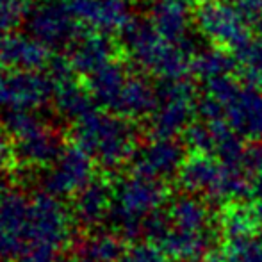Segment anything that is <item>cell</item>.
Segmentation results:
<instances>
[{
  "instance_id": "obj_4",
  "label": "cell",
  "mask_w": 262,
  "mask_h": 262,
  "mask_svg": "<svg viewBox=\"0 0 262 262\" xmlns=\"http://www.w3.org/2000/svg\"><path fill=\"white\" fill-rule=\"evenodd\" d=\"M156 91L157 105L150 114L154 138H177L196 114V88L182 77L161 79Z\"/></svg>"
},
{
  "instance_id": "obj_28",
  "label": "cell",
  "mask_w": 262,
  "mask_h": 262,
  "mask_svg": "<svg viewBox=\"0 0 262 262\" xmlns=\"http://www.w3.org/2000/svg\"><path fill=\"white\" fill-rule=\"evenodd\" d=\"M235 59L246 82L262 86V34L250 38L241 49L235 50Z\"/></svg>"
},
{
  "instance_id": "obj_6",
  "label": "cell",
  "mask_w": 262,
  "mask_h": 262,
  "mask_svg": "<svg viewBox=\"0 0 262 262\" xmlns=\"http://www.w3.org/2000/svg\"><path fill=\"white\" fill-rule=\"evenodd\" d=\"M73 220V212H70L61 198L49 191L38 193L31 200V212L25 230L27 243L61 250L72 237Z\"/></svg>"
},
{
  "instance_id": "obj_14",
  "label": "cell",
  "mask_w": 262,
  "mask_h": 262,
  "mask_svg": "<svg viewBox=\"0 0 262 262\" xmlns=\"http://www.w3.org/2000/svg\"><path fill=\"white\" fill-rule=\"evenodd\" d=\"M113 207V187L104 180H91L73 200V217L84 228H95L107 220Z\"/></svg>"
},
{
  "instance_id": "obj_12",
  "label": "cell",
  "mask_w": 262,
  "mask_h": 262,
  "mask_svg": "<svg viewBox=\"0 0 262 262\" xmlns=\"http://www.w3.org/2000/svg\"><path fill=\"white\" fill-rule=\"evenodd\" d=\"M77 20L97 31L123 29L130 21L127 0H68Z\"/></svg>"
},
{
  "instance_id": "obj_26",
  "label": "cell",
  "mask_w": 262,
  "mask_h": 262,
  "mask_svg": "<svg viewBox=\"0 0 262 262\" xmlns=\"http://www.w3.org/2000/svg\"><path fill=\"white\" fill-rule=\"evenodd\" d=\"M31 202L18 191H7L0 196V230L24 237L29 223Z\"/></svg>"
},
{
  "instance_id": "obj_33",
  "label": "cell",
  "mask_w": 262,
  "mask_h": 262,
  "mask_svg": "<svg viewBox=\"0 0 262 262\" xmlns=\"http://www.w3.org/2000/svg\"><path fill=\"white\" fill-rule=\"evenodd\" d=\"M169 228H171V220H169L168 212H161V209L148 214V216L143 220V235H145L148 241L159 243L164 237Z\"/></svg>"
},
{
  "instance_id": "obj_30",
  "label": "cell",
  "mask_w": 262,
  "mask_h": 262,
  "mask_svg": "<svg viewBox=\"0 0 262 262\" xmlns=\"http://www.w3.org/2000/svg\"><path fill=\"white\" fill-rule=\"evenodd\" d=\"M120 262H169V257L159 243L138 241L125 250Z\"/></svg>"
},
{
  "instance_id": "obj_40",
  "label": "cell",
  "mask_w": 262,
  "mask_h": 262,
  "mask_svg": "<svg viewBox=\"0 0 262 262\" xmlns=\"http://www.w3.org/2000/svg\"><path fill=\"white\" fill-rule=\"evenodd\" d=\"M253 196L262 200V168L253 175Z\"/></svg>"
},
{
  "instance_id": "obj_11",
  "label": "cell",
  "mask_w": 262,
  "mask_h": 262,
  "mask_svg": "<svg viewBox=\"0 0 262 262\" xmlns=\"http://www.w3.org/2000/svg\"><path fill=\"white\" fill-rule=\"evenodd\" d=\"M54 91L52 77L39 75L34 70H20L0 82V104L11 109H36L45 104Z\"/></svg>"
},
{
  "instance_id": "obj_32",
  "label": "cell",
  "mask_w": 262,
  "mask_h": 262,
  "mask_svg": "<svg viewBox=\"0 0 262 262\" xmlns=\"http://www.w3.org/2000/svg\"><path fill=\"white\" fill-rule=\"evenodd\" d=\"M225 246L234 253L237 262H262V239L257 235L230 239Z\"/></svg>"
},
{
  "instance_id": "obj_38",
  "label": "cell",
  "mask_w": 262,
  "mask_h": 262,
  "mask_svg": "<svg viewBox=\"0 0 262 262\" xmlns=\"http://www.w3.org/2000/svg\"><path fill=\"white\" fill-rule=\"evenodd\" d=\"M200 262H237V259L227 246H223V248H210Z\"/></svg>"
},
{
  "instance_id": "obj_37",
  "label": "cell",
  "mask_w": 262,
  "mask_h": 262,
  "mask_svg": "<svg viewBox=\"0 0 262 262\" xmlns=\"http://www.w3.org/2000/svg\"><path fill=\"white\" fill-rule=\"evenodd\" d=\"M21 253V237L0 230V262H11Z\"/></svg>"
},
{
  "instance_id": "obj_13",
  "label": "cell",
  "mask_w": 262,
  "mask_h": 262,
  "mask_svg": "<svg viewBox=\"0 0 262 262\" xmlns=\"http://www.w3.org/2000/svg\"><path fill=\"white\" fill-rule=\"evenodd\" d=\"M194 11L187 0H156L152 9V25L168 41L182 47H193L187 38Z\"/></svg>"
},
{
  "instance_id": "obj_17",
  "label": "cell",
  "mask_w": 262,
  "mask_h": 262,
  "mask_svg": "<svg viewBox=\"0 0 262 262\" xmlns=\"http://www.w3.org/2000/svg\"><path fill=\"white\" fill-rule=\"evenodd\" d=\"M62 150L64 146H62L61 138L54 130H50L47 125L31 132L25 138L16 139V146H14L16 157L29 166L54 164Z\"/></svg>"
},
{
  "instance_id": "obj_18",
  "label": "cell",
  "mask_w": 262,
  "mask_h": 262,
  "mask_svg": "<svg viewBox=\"0 0 262 262\" xmlns=\"http://www.w3.org/2000/svg\"><path fill=\"white\" fill-rule=\"evenodd\" d=\"M168 216L175 228L189 232H205L210 230L212 225V214L209 204L204 198L196 196V193L177 194L168 207Z\"/></svg>"
},
{
  "instance_id": "obj_21",
  "label": "cell",
  "mask_w": 262,
  "mask_h": 262,
  "mask_svg": "<svg viewBox=\"0 0 262 262\" xmlns=\"http://www.w3.org/2000/svg\"><path fill=\"white\" fill-rule=\"evenodd\" d=\"M128 75L130 73L127 72V68L121 62L113 61V59L98 70H95L93 73H90L88 88H90L93 100L98 105L113 111Z\"/></svg>"
},
{
  "instance_id": "obj_7",
  "label": "cell",
  "mask_w": 262,
  "mask_h": 262,
  "mask_svg": "<svg viewBox=\"0 0 262 262\" xmlns=\"http://www.w3.org/2000/svg\"><path fill=\"white\" fill-rule=\"evenodd\" d=\"M75 20L68 0H43L29 13V29L47 49H61L77 39Z\"/></svg>"
},
{
  "instance_id": "obj_10",
  "label": "cell",
  "mask_w": 262,
  "mask_h": 262,
  "mask_svg": "<svg viewBox=\"0 0 262 262\" xmlns=\"http://www.w3.org/2000/svg\"><path fill=\"white\" fill-rule=\"evenodd\" d=\"M184 159V145L175 138H154L152 143L136 150L132 157V169L136 175L168 180L179 175Z\"/></svg>"
},
{
  "instance_id": "obj_42",
  "label": "cell",
  "mask_w": 262,
  "mask_h": 262,
  "mask_svg": "<svg viewBox=\"0 0 262 262\" xmlns=\"http://www.w3.org/2000/svg\"><path fill=\"white\" fill-rule=\"evenodd\" d=\"M255 209H257V216H259V223H260V230H262V200Z\"/></svg>"
},
{
  "instance_id": "obj_5",
  "label": "cell",
  "mask_w": 262,
  "mask_h": 262,
  "mask_svg": "<svg viewBox=\"0 0 262 262\" xmlns=\"http://www.w3.org/2000/svg\"><path fill=\"white\" fill-rule=\"evenodd\" d=\"M198 31L217 49L235 52L250 39V24L230 0H200L194 9Z\"/></svg>"
},
{
  "instance_id": "obj_31",
  "label": "cell",
  "mask_w": 262,
  "mask_h": 262,
  "mask_svg": "<svg viewBox=\"0 0 262 262\" xmlns=\"http://www.w3.org/2000/svg\"><path fill=\"white\" fill-rule=\"evenodd\" d=\"M184 143L191 148V152H207L214 154V138L209 123L194 121L184 130Z\"/></svg>"
},
{
  "instance_id": "obj_41",
  "label": "cell",
  "mask_w": 262,
  "mask_h": 262,
  "mask_svg": "<svg viewBox=\"0 0 262 262\" xmlns=\"http://www.w3.org/2000/svg\"><path fill=\"white\" fill-rule=\"evenodd\" d=\"M7 191H9V189H7V184L4 182V179H0V196H4Z\"/></svg>"
},
{
  "instance_id": "obj_9",
  "label": "cell",
  "mask_w": 262,
  "mask_h": 262,
  "mask_svg": "<svg viewBox=\"0 0 262 262\" xmlns=\"http://www.w3.org/2000/svg\"><path fill=\"white\" fill-rule=\"evenodd\" d=\"M225 121L252 143H262V86L239 82L235 91L223 102Z\"/></svg>"
},
{
  "instance_id": "obj_20",
  "label": "cell",
  "mask_w": 262,
  "mask_h": 262,
  "mask_svg": "<svg viewBox=\"0 0 262 262\" xmlns=\"http://www.w3.org/2000/svg\"><path fill=\"white\" fill-rule=\"evenodd\" d=\"M49 61L47 47L25 36H7L0 41V62L16 70H36Z\"/></svg>"
},
{
  "instance_id": "obj_39",
  "label": "cell",
  "mask_w": 262,
  "mask_h": 262,
  "mask_svg": "<svg viewBox=\"0 0 262 262\" xmlns=\"http://www.w3.org/2000/svg\"><path fill=\"white\" fill-rule=\"evenodd\" d=\"M6 128H0V169L9 162L11 159V138Z\"/></svg>"
},
{
  "instance_id": "obj_24",
  "label": "cell",
  "mask_w": 262,
  "mask_h": 262,
  "mask_svg": "<svg viewBox=\"0 0 262 262\" xmlns=\"http://www.w3.org/2000/svg\"><path fill=\"white\" fill-rule=\"evenodd\" d=\"M123 237L111 232L91 234L77 246L75 262H120L123 255Z\"/></svg>"
},
{
  "instance_id": "obj_22",
  "label": "cell",
  "mask_w": 262,
  "mask_h": 262,
  "mask_svg": "<svg viewBox=\"0 0 262 262\" xmlns=\"http://www.w3.org/2000/svg\"><path fill=\"white\" fill-rule=\"evenodd\" d=\"M113 54H114L113 41L107 36L97 32V34L82 36L77 41H73L70 62H72L73 70L90 75L95 70L104 66L105 62H109L113 59Z\"/></svg>"
},
{
  "instance_id": "obj_3",
  "label": "cell",
  "mask_w": 262,
  "mask_h": 262,
  "mask_svg": "<svg viewBox=\"0 0 262 262\" xmlns=\"http://www.w3.org/2000/svg\"><path fill=\"white\" fill-rule=\"evenodd\" d=\"M168 200V189L162 180L132 175L118 180L113 187V207L109 220L123 239L143 235V220L156 212Z\"/></svg>"
},
{
  "instance_id": "obj_29",
  "label": "cell",
  "mask_w": 262,
  "mask_h": 262,
  "mask_svg": "<svg viewBox=\"0 0 262 262\" xmlns=\"http://www.w3.org/2000/svg\"><path fill=\"white\" fill-rule=\"evenodd\" d=\"M43 121L32 109H11L4 114V128L14 139H21L43 127Z\"/></svg>"
},
{
  "instance_id": "obj_19",
  "label": "cell",
  "mask_w": 262,
  "mask_h": 262,
  "mask_svg": "<svg viewBox=\"0 0 262 262\" xmlns=\"http://www.w3.org/2000/svg\"><path fill=\"white\" fill-rule=\"evenodd\" d=\"M156 105L157 91L154 90L152 84L139 75H128L113 113L123 118H130V120H138V118L150 116Z\"/></svg>"
},
{
  "instance_id": "obj_1",
  "label": "cell",
  "mask_w": 262,
  "mask_h": 262,
  "mask_svg": "<svg viewBox=\"0 0 262 262\" xmlns=\"http://www.w3.org/2000/svg\"><path fill=\"white\" fill-rule=\"evenodd\" d=\"M73 139L75 145L90 152L102 168L114 171L125 162L132 161L138 134L132 123L123 120L120 114L109 116L91 111L75 121Z\"/></svg>"
},
{
  "instance_id": "obj_23",
  "label": "cell",
  "mask_w": 262,
  "mask_h": 262,
  "mask_svg": "<svg viewBox=\"0 0 262 262\" xmlns=\"http://www.w3.org/2000/svg\"><path fill=\"white\" fill-rule=\"evenodd\" d=\"M220 228L221 235L227 241L255 235L257 230H260L257 209H250L246 204H243V200L227 202L220 216Z\"/></svg>"
},
{
  "instance_id": "obj_2",
  "label": "cell",
  "mask_w": 262,
  "mask_h": 262,
  "mask_svg": "<svg viewBox=\"0 0 262 262\" xmlns=\"http://www.w3.org/2000/svg\"><path fill=\"white\" fill-rule=\"evenodd\" d=\"M123 41L130 57L159 79H182L193 66V49L164 39L152 21H128Z\"/></svg>"
},
{
  "instance_id": "obj_36",
  "label": "cell",
  "mask_w": 262,
  "mask_h": 262,
  "mask_svg": "<svg viewBox=\"0 0 262 262\" xmlns=\"http://www.w3.org/2000/svg\"><path fill=\"white\" fill-rule=\"evenodd\" d=\"M57 250L43 245H31L29 243L18 255V262H55Z\"/></svg>"
},
{
  "instance_id": "obj_27",
  "label": "cell",
  "mask_w": 262,
  "mask_h": 262,
  "mask_svg": "<svg viewBox=\"0 0 262 262\" xmlns=\"http://www.w3.org/2000/svg\"><path fill=\"white\" fill-rule=\"evenodd\" d=\"M191 70L196 73V77L202 82H207L216 77L234 75L239 70V66L237 59L232 57L228 50L214 47L212 50H205V52L194 55Z\"/></svg>"
},
{
  "instance_id": "obj_25",
  "label": "cell",
  "mask_w": 262,
  "mask_h": 262,
  "mask_svg": "<svg viewBox=\"0 0 262 262\" xmlns=\"http://www.w3.org/2000/svg\"><path fill=\"white\" fill-rule=\"evenodd\" d=\"M55 109L64 118L77 121L84 114L93 111V97L90 91L75 82L73 79H64L55 82Z\"/></svg>"
},
{
  "instance_id": "obj_15",
  "label": "cell",
  "mask_w": 262,
  "mask_h": 262,
  "mask_svg": "<svg viewBox=\"0 0 262 262\" xmlns=\"http://www.w3.org/2000/svg\"><path fill=\"white\" fill-rule=\"evenodd\" d=\"M221 168L223 162L214 154L191 152L184 159L177 180L179 186L187 193H204L207 196L220 177Z\"/></svg>"
},
{
  "instance_id": "obj_34",
  "label": "cell",
  "mask_w": 262,
  "mask_h": 262,
  "mask_svg": "<svg viewBox=\"0 0 262 262\" xmlns=\"http://www.w3.org/2000/svg\"><path fill=\"white\" fill-rule=\"evenodd\" d=\"M24 6L20 0H0V41L9 36V31L20 21Z\"/></svg>"
},
{
  "instance_id": "obj_8",
  "label": "cell",
  "mask_w": 262,
  "mask_h": 262,
  "mask_svg": "<svg viewBox=\"0 0 262 262\" xmlns=\"http://www.w3.org/2000/svg\"><path fill=\"white\" fill-rule=\"evenodd\" d=\"M93 156L79 145L68 146L61 152L52 168L43 177V186L59 198L75 196L84 186L93 180Z\"/></svg>"
},
{
  "instance_id": "obj_35",
  "label": "cell",
  "mask_w": 262,
  "mask_h": 262,
  "mask_svg": "<svg viewBox=\"0 0 262 262\" xmlns=\"http://www.w3.org/2000/svg\"><path fill=\"white\" fill-rule=\"evenodd\" d=\"M245 16L250 27L262 34V0H230Z\"/></svg>"
},
{
  "instance_id": "obj_16",
  "label": "cell",
  "mask_w": 262,
  "mask_h": 262,
  "mask_svg": "<svg viewBox=\"0 0 262 262\" xmlns=\"http://www.w3.org/2000/svg\"><path fill=\"white\" fill-rule=\"evenodd\" d=\"M159 245L169 259L177 262H200L212 248V232H189L171 225Z\"/></svg>"
}]
</instances>
